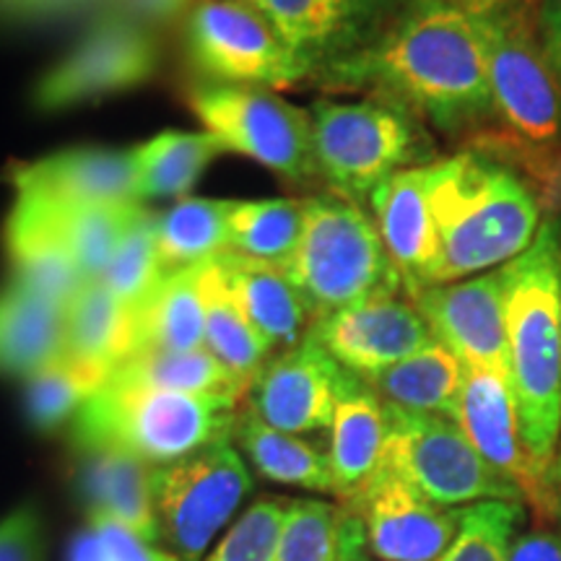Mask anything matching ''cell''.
Wrapping results in <instances>:
<instances>
[{
  "instance_id": "obj_4",
  "label": "cell",
  "mask_w": 561,
  "mask_h": 561,
  "mask_svg": "<svg viewBox=\"0 0 561 561\" xmlns=\"http://www.w3.org/2000/svg\"><path fill=\"white\" fill-rule=\"evenodd\" d=\"M240 401L161 390L110 377L73 419L81 450H117L149 466H170L231 439Z\"/></svg>"
},
{
  "instance_id": "obj_39",
  "label": "cell",
  "mask_w": 561,
  "mask_h": 561,
  "mask_svg": "<svg viewBox=\"0 0 561 561\" xmlns=\"http://www.w3.org/2000/svg\"><path fill=\"white\" fill-rule=\"evenodd\" d=\"M161 278H164V268H161L157 248V214L144 210L117 244L102 280L123 305L136 310L140 301L157 289Z\"/></svg>"
},
{
  "instance_id": "obj_9",
  "label": "cell",
  "mask_w": 561,
  "mask_h": 561,
  "mask_svg": "<svg viewBox=\"0 0 561 561\" xmlns=\"http://www.w3.org/2000/svg\"><path fill=\"white\" fill-rule=\"evenodd\" d=\"M388 439L382 468L439 507H468L476 502H523L520 491L502 479L476 453L455 421L432 413H411L385 403Z\"/></svg>"
},
{
  "instance_id": "obj_16",
  "label": "cell",
  "mask_w": 561,
  "mask_h": 561,
  "mask_svg": "<svg viewBox=\"0 0 561 561\" xmlns=\"http://www.w3.org/2000/svg\"><path fill=\"white\" fill-rule=\"evenodd\" d=\"M343 507L359 517L367 549L380 561H437L458 536L462 510L432 504L382 466Z\"/></svg>"
},
{
  "instance_id": "obj_30",
  "label": "cell",
  "mask_w": 561,
  "mask_h": 561,
  "mask_svg": "<svg viewBox=\"0 0 561 561\" xmlns=\"http://www.w3.org/2000/svg\"><path fill=\"white\" fill-rule=\"evenodd\" d=\"M138 167V203L182 201L206 167L227 149L208 130H161L133 149Z\"/></svg>"
},
{
  "instance_id": "obj_18",
  "label": "cell",
  "mask_w": 561,
  "mask_h": 561,
  "mask_svg": "<svg viewBox=\"0 0 561 561\" xmlns=\"http://www.w3.org/2000/svg\"><path fill=\"white\" fill-rule=\"evenodd\" d=\"M278 37L320 81L382 30L388 0H261Z\"/></svg>"
},
{
  "instance_id": "obj_25",
  "label": "cell",
  "mask_w": 561,
  "mask_h": 561,
  "mask_svg": "<svg viewBox=\"0 0 561 561\" xmlns=\"http://www.w3.org/2000/svg\"><path fill=\"white\" fill-rule=\"evenodd\" d=\"M66 354V307L24 286L0 289V375L24 377Z\"/></svg>"
},
{
  "instance_id": "obj_48",
  "label": "cell",
  "mask_w": 561,
  "mask_h": 561,
  "mask_svg": "<svg viewBox=\"0 0 561 561\" xmlns=\"http://www.w3.org/2000/svg\"><path fill=\"white\" fill-rule=\"evenodd\" d=\"M439 3L455 5V9L473 13V16H494V13L517 9L520 0H439Z\"/></svg>"
},
{
  "instance_id": "obj_12",
  "label": "cell",
  "mask_w": 561,
  "mask_h": 561,
  "mask_svg": "<svg viewBox=\"0 0 561 561\" xmlns=\"http://www.w3.org/2000/svg\"><path fill=\"white\" fill-rule=\"evenodd\" d=\"M157 42L128 19H107L91 30L34 87V107L60 112L136 89L153 76Z\"/></svg>"
},
{
  "instance_id": "obj_50",
  "label": "cell",
  "mask_w": 561,
  "mask_h": 561,
  "mask_svg": "<svg viewBox=\"0 0 561 561\" xmlns=\"http://www.w3.org/2000/svg\"><path fill=\"white\" fill-rule=\"evenodd\" d=\"M242 3H250V5H255V9H261V0H242Z\"/></svg>"
},
{
  "instance_id": "obj_47",
  "label": "cell",
  "mask_w": 561,
  "mask_h": 561,
  "mask_svg": "<svg viewBox=\"0 0 561 561\" xmlns=\"http://www.w3.org/2000/svg\"><path fill=\"white\" fill-rule=\"evenodd\" d=\"M70 561H110L107 551H104V543L96 536V530L91 528L83 530L79 538H76L73 549H70Z\"/></svg>"
},
{
  "instance_id": "obj_14",
  "label": "cell",
  "mask_w": 561,
  "mask_h": 561,
  "mask_svg": "<svg viewBox=\"0 0 561 561\" xmlns=\"http://www.w3.org/2000/svg\"><path fill=\"white\" fill-rule=\"evenodd\" d=\"M455 424L476 447V453L520 491L523 500L530 502L536 512L546 515L553 510L557 496H553L551 483L538 476L525 450L520 416H517L515 392H512L507 371L466 367Z\"/></svg>"
},
{
  "instance_id": "obj_1",
  "label": "cell",
  "mask_w": 561,
  "mask_h": 561,
  "mask_svg": "<svg viewBox=\"0 0 561 561\" xmlns=\"http://www.w3.org/2000/svg\"><path fill=\"white\" fill-rule=\"evenodd\" d=\"M318 83L364 91L442 133L473 130L494 117L483 19L439 0H409Z\"/></svg>"
},
{
  "instance_id": "obj_33",
  "label": "cell",
  "mask_w": 561,
  "mask_h": 561,
  "mask_svg": "<svg viewBox=\"0 0 561 561\" xmlns=\"http://www.w3.org/2000/svg\"><path fill=\"white\" fill-rule=\"evenodd\" d=\"M30 195V193H16ZM39 198V195H34ZM50 210L55 227L66 240L70 255L79 265L87 280H100L115 255L117 244L128 234V229L140 219V203H123V206H73V203H55L39 198Z\"/></svg>"
},
{
  "instance_id": "obj_46",
  "label": "cell",
  "mask_w": 561,
  "mask_h": 561,
  "mask_svg": "<svg viewBox=\"0 0 561 561\" xmlns=\"http://www.w3.org/2000/svg\"><path fill=\"white\" fill-rule=\"evenodd\" d=\"M343 561H371L367 549V536H364V525L351 510L346 520V538H343Z\"/></svg>"
},
{
  "instance_id": "obj_31",
  "label": "cell",
  "mask_w": 561,
  "mask_h": 561,
  "mask_svg": "<svg viewBox=\"0 0 561 561\" xmlns=\"http://www.w3.org/2000/svg\"><path fill=\"white\" fill-rule=\"evenodd\" d=\"M234 203L182 198L157 214V248L164 273L198 268L229 252V219Z\"/></svg>"
},
{
  "instance_id": "obj_21",
  "label": "cell",
  "mask_w": 561,
  "mask_h": 561,
  "mask_svg": "<svg viewBox=\"0 0 561 561\" xmlns=\"http://www.w3.org/2000/svg\"><path fill=\"white\" fill-rule=\"evenodd\" d=\"M3 240L13 273L11 280L37 297L68 307L87 284L50 210L34 195H16Z\"/></svg>"
},
{
  "instance_id": "obj_11",
  "label": "cell",
  "mask_w": 561,
  "mask_h": 561,
  "mask_svg": "<svg viewBox=\"0 0 561 561\" xmlns=\"http://www.w3.org/2000/svg\"><path fill=\"white\" fill-rule=\"evenodd\" d=\"M185 53L208 83L286 91L312 81L265 13L242 0H198L187 11Z\"/></svg>"
},
{
  "instance_id": "obj_49",
  "label": "cell",
  "mask_w": 561,
  "mask_h": 561,
  "mask_svg": "<svg viewBox=\"0 0 561 561\" xmlns=\"http://www.w3.org/2000/svg\"><path fill=\"white\" fill-rule=\"evenodd\" d=\"M553 479L561 483V442H559V455H557V471H553Z\"/></svg>"
},
{
  "instance_id": "obj_17",
  "label": "cell",
  "mask_w": 561,
  "mask_h": 561,
  "mask_svg": "<svg viewBox=\"0 0 561 561\" xmlns=\"http://www.w3.org/2000/svg\"><path fill=\"white\" fill-rule=\"evenodd\" d=\"M310 335L343 369L364 382L434 341L413 301L401 297H377L351 305L312 322Z\"/></svg>"
},
{
  "instance_id": "obj_41",
  "label": "cell",
  "mask_w": 561,
  "mask_h": 561,
  "mask_svg": "<svg viewBox=\"0 0 561 561\" xmlns=\"http://www.w3.org/2000/svg\"><path fill=\"white\" fill-rule=\"evenodd\" d=\"M0 561H42V520L32 504L0 520Z\"/></svg>"
},
{
  "instance_id": "obj_8",
  "label": "cell",
  "mask_w": 561,
  "mask_h": 561,
  "mask_svg": "<svg viewBox=\"0 0 561 561\" xmlns=\"http://www.w3.org/2000/svg\"><path fill=\"white\" fill-rule=\"evenodd\" d=\"M494 117L515 151L538 157L561 144V83L546 60L536 21L520 5L481 16Z\"/></svg>"
},
{
  "instance_id": "obj_40",
  "label": "cell",
  "mask_w": 561,
  "mask_h": 561,
  "mask_svg": "<svg viewBox=\"0 0 561 561\" xmlns=\"http://www.w3.org/2000/svg\"><path fill=\"white\" fill-rule=\"evenodd\" d=\"M289 500L263 496L231 525L221 543L203 561H273L276 559L278 533L284 525Z\"/></svg>"
},
{
  "instance_id": "obj_43",
  "label": "cell",
  "mask_w": 561,
  "mask_h": 561,
  "mask_svg": "<svg viewBox=\"0 0 561 561\" xmlns=\"http://www.w3.org/2000/svg\"><path fill=\"white\" fill-rule=\"evenodd\" d=\"M536 30H538V39H541L543 55L549 60V66L553 70L561 83V3L559 0H541L536 11Z\"/></svg>"
},
{
  "instance_id": "obj_23",
  "label": "cell",
  "mask_w": 561,
  "mask_h": 561,
  "mask_svg": "<svg viewBox=\"0 0 561 561\" xmlns=\"http://www.w3.org/2000/svg\"><path fill=\"white\" fill-rule=\"evenodd\" d=\"M385 439H388V411L382 398L348 371L335 405L331 447H328L335 496L343 504L356 500L380 471Z\"/></svg>"
},
{
  "instance_id": "obj_5",
  "label": "cell",
  "mask_w": 561,
  "mask_h": 561,
  "mask_svg": "<svg viewBox=\"0 0 561 561\" xmlns=\"http://www.w3.org/2000/svg\"><path fill=\"white\" fill-rule=\"evenodd\" d=\"M286 273L312 322L359 301L405 291L375 219L359 203L333 193L305 198V229Z\"/></svg>"
},
{
  "instance_id": "obj_44",
  "label": "cell",
  "mask_w": 561,
  "mask_h": 561,
  "mask_svg": "<svg viewBox=\"0 0 561 561\" xmlns=\"http://www.w3.org/2000/svg\"><path fill=\"white\" fill-rule=\"evenodd\" d=\"M510 561H561V538L549 530H530L512 546Z\"/></svg>"
},
{
  "instance_id": "obj_10",
  "label": "cell",
  "mask_w": 561,
  "mask_h": 561,
  "mask_svg": "<svg viewBox=\"0 0 561 561\" xmlns=\"http://www.w3.org/2000/svg\"><path fill=\"white\" fill-rule=\"evenodd\" d=\"M159 541L180 561H201L252 491L234 442H219L170 466H151Z\"/></svg>"
},
{
  "instance_id": "obj_51",
  "label": "cell",
  "mask_w": 561,
  "mask_h": 561,
  "mask_svg": "<svg viewBox=\"0 0 561 561\" xmlns=\"http://www.w3.org/2000/svg\"><path fill=\"white\" fill-rule=\"evenodd\" d=\"M559 3H561V0H559Z\"/></svg>"
},
{
  "instance_id": "obj_20",
  "label": "cell",
  "mask_w": 561,
  "mask_h": 561,
  "mask_svg": "<svg viewBox=\"0 0 561 561\" xmlns=\"http://www.w3.org/2000/svg\"><path fill=\"white\" fill-rule=\"evenodd\" d=\"M16 193L73 206L138 203V167L133 149L79 146L32 161L13 172Z\"/></svg>"
},
{
  "instance_id": "obj_24",
  "label": "cell",
  "mask_w": 561,
  "mask_h": 561,
  "mask_svg": "<svg viewBox=\"0 0 561 561\" xmlns=\"http://www.w3.org/2000/svg\"><path fill=\"white\" fill-rule=\"evenodd\" d=\"M81 494L89 517H102L130 530L144 541H159L153 510L151 466L117 450H81Z\"/></svg>"
},
{
  "instance_id": "obj_2",
  "label": "cell",
  "mask_w": 561,
  "mask_h": 561,
  "mask_svg": "<svg viewBox=\"0 0 561 561\" xmlns=\"http://www.w3.org/2000/svg\"><path fill=\"white\" fill-rule=\"evenodd\" d=\"M437 265L432 286L502 268L536 242L541 203L504 161L462 151L432 164Z\"/></svg>"
},
{
  "instance_id": "obj_19",
  "label": "cell",
  "mask_w": 561,
  "mask_h": 561,
  "mask_svg": "<svg viewBox=\"0 0 561 561\" xmlns=\"http://www.w3.org/2000/svg\"><path fill=\"white\" fill-rule=\"evenodd\" d=\"M432 164L396 172L369 195L371 214L409 299L430 289L437 265V227L432 214Z\"/></svg>"
},
{
  "instance_id": "obj_42",
  "label": "cell",
  "mask_w": 561,
  "mask_h": 561,
  "mask_svg": "<svg viewBox=\"0 0 561 561\" xmlns=\"http://www.w3.org/2000/svg\"><path fill=\"white\" fill-rule=\"evenodd\" d=\"M89 525L96 530L100 541L104 543L110 561H180L170 551H159L157 546L133 536L123 525L102 520V517H89Z\"/></svg>"
},
{
  "instance_id": "obj_22",
  "label": "cell",
  "mask_w": 561,
  "mask_h": 561,
  "mask_svg": "<svg viewBox=\"0 0 561 561\" xmlns=\"http://www.w3.org/2000/svg\"><path fill=\"white\" fill-rule=\"evenodd\" d=\"M214 265L231 299L268 341L273 354L299 346L310 335V310L284 268L250 261L231 250L216 257Z\"/></svg>"
},
{
  "instance_id": "obj_45",
  "label": "cell",
  "mask_w": 561,
  "mask_h": 561,
  "mask_svg": "<svg viewBox=\"0 0 561 561\" xmlns=\"http://www.w3.org/2000/svg\"><path fill=\"white\" fill-rule=\"evenodd\" d=\"M123 3L140 19L167 21L182 11H191L198 0H123Z\"/></svg>"
},
{
  "instance_id": "obj_32",
  "label": "cell",
  "mask_w": 561,
  "mask_h": 561,
  "mask_svg": "<svg viewBox=\"0 0 561 561\" xmlns=\"http://www.w3.org/2000/svg\"><path fill=\"white\" fill-rule=\"evenodd\" d=\"M201 289L206 301V348L229 369V375L248 396L255 377L276 354L268 341L252 328L240 305L231 299L214 261L201 268Z\"/></svg>"
},
{
  "instance_id": "obj_38",
  "label": "cell",
  "mask_w": 561,
  "mask_h": 561,
  "mask_svg": "<svg viewBox=\"0 0 561 561\" xmlns=\"http://www.w3.org/2000/svg\"><path fill=\"white\" fill-rule=\"evenodd\" d=\"M520 520V502L489 500L468 504L460 510L458 536L437 561H510Z\"/></svg>"
},
{
  "instance_id": "obj_27",
  "label": "cell",
  "mask_w": 561,
  "mask_h": 561,
  "mask_svg": "<svg viewBox=\"0 0 561 561\" xmlns=\"http://www.w3.org/2000/svg\"><path fill=\"white\" fill-rule=\"evenodd\" d=\"M136 348L133 310L104 280H87L66 307V354L112 375Z\"/></svg>"
},
{
  "instance_id": "obj_34",
  "label": "cell",
  "mask_w": 561,
  "mask_h": 561,
  "mask_svg": "<svg viewBox=\"0 0 561 561\" xmlns=\"http://www.w3.org/2000/svg\"><path fill=\"white\" fill-rule=\"evenodd\" d=\"M305 229V198L237 201L229 219V250L276 268H289Z\"/></svg>"
},
{
  "instance_id": "obj_36",
  "label": "cell",
  "mask_w": 561,
  "mask_h": 561,
  "mask_svg": "<svg viewBox=\"0 0 561 561\" xmlns=\"http://www.w3.org/2000/svg\"><path fill=\"white\" fill-rule=\"evenodd\" d=\"M110 380V375L89 367L73 356L62 354L26 380L24 409L34 430L47 434L58 432L73 421L83 403Z\"/></svg>"
},
{
  "instance_id": "obj_7",
  "label": "cell",
  "mask_w": 561,
  "mask_h": 561,
  "mask_svg": "<svg viewBox=\"0 0 561 561\" xmlns=\"http://www.w3.org/2000/svg\"><path fill=\"white\" fill-rule=\"evenodd\" d=\"M187 104L227 153H242L291 185L320 180L312 115L273 89L195 81Z\"/></svg>"
},
{
  "instance_id": "obj_29",
  "label": "cell",
  "mask_w": 561,
  "mask_h": 561,
  "mask_svg": "<svg viewBox=\"0 0 561 561\" xmlns=\"http://www.w3.org/2000/svg\"><path fill=\"white\" fill-rule=\"evenodd\" d=\"M462 382H466V364L439 341H432L409 359L392 364L390 369L367 380L382 403L450 421H455L458 411Z\"/></svg>"
},
{
  "instance_id": "obj_13",
  "label": "cell",
  "mask_w": 561,
  "mask_h": 561,
  "mask_svg": "<svg viewBox=\"0 0 561 561\" xmlns=\"http://www.w3.org/2000/svg\"><path fill=\"white\" fill-rule=\"evenodd\" d=\"M411 301L430 325L434 341L450 348L466 367L510 375L504 265L453 284L421 289Z\"/></svg>"
},
{
  "instance_id": "obj_28",
  "label": "cell",
  "mask_w": 561,
  "mask_h": 561,
  "mask_svg": "<svg viewBox=\"0 0 561 561\" xmlns=\"http://www.w3.org/2000/svg\"><path fill=\"white\" fill-rule=\"evenodd\" d=\"M231 442L240 445L244 458L252 462L263 479L297 486L320 494H335L331 455L314 442L273 430L252 413L250 409L240 411L234 424Z\"/></svg>"
},
{
  "instance_id": "obj_37",
  "label": "cell",
  "mask_w": 561,
  "mask_h": 561,
  "mask_svg": "<svg viewBox=\"0 0 561 561\" xmlns=\"http://www.w3.org/2000/svg\"><path fill=\"white\" fill-rule=\"evenodd\" d=\"M348 510L320 500H289L273 561H343Z\"/></svg>"
},
{
  "instance_id": "obj_15",
  "label": "cell",
  "mask_w": 561,
  "mask_h": 561,
  "mask_svg": "<svg viewBox=\"0 0 561 561\" xmlns=\"http://www.w3.org/2000/svg\"><path fill=\"white\" fill-rule=\"evenodd\" d=\"M348 371L307 335L299 346L271 356L248 390V405L273 430L312 434L331 430Z\"/></svg>"
},
{
  "instance_id": "obj_6",
  "label": "cell",
  "mask_w": 561,
  "mask_h": 561,
  "mask_svg": "<svg viewBox=\"0 0 561 561\" xmlns=\"http://www.w3.org/2000/svg\"><path fill=\"white\" fill-rule=\"evenodd\" d=\"M310 115L318 178L359 206L385 180L426 157L419 121L388 102L318 100Z\"/></svg>"
},
{
  "instance_id": "obj_3",
  "label": "cell",
  "mask_w": 561,
  "mask_h": 561,
  "mask_svg": "<svg viewBox=\"0 0 561 561\" xmlns=\"http://www.w3.org/2000/svg\"><path fill=\"white\" fill-rule=\"evenodd\" d=\"M507 271L510 380L525 450L543 481H557L561 442V227L546 221Z\"/></svg>"
},
{
  "instance_id": "obj_35",
  "label": "cell",
  "mask_w": 561,
  "mask_h": 561,
  "mask_svg": "<svg viewBox=\"0 0 561 561\" xmlns=\"http://www.w3.org/2000/svg\"><path fill=\"white\" fill-rule=\"evenodd\" d=\"M110 377L149 385V388L193 392V396H224L237 401L244 396L240 382L208 348L136 351Z\"/></svg>"
},
{
  "instance_id": "obj_26",
  "label": "cell",
  "mask_w": 561,
  "mask_h": 561,
  "mask_svg": "<svg viewBox=\"0 0 561 561\" xmlns=\"http://www.w3.org/2000/svg\"><path fill=\"white\" fill-rule=\"evenodd\" d=\"M201 268L164 273L157 289L133 310L136 351H198L206 348V301Z\"/></svg>"
}]
</instances>
